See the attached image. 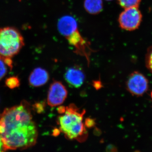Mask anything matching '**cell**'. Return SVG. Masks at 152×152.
Returning a JSON list of instances; mask_svg holds the SVG:
<instances>
[{
  "label": "cell",
  "mask_w": 152,
  "mask_h": 152,
  "mask_svg": "<svg viewBox=\"0 0 152 152\" xmlns=\"http://www.w3.org/2000/svg\"><path fill=\"white\" fill-rule=\"evenodd\" d=\"M49 79V74L46 70L42 68H37L31 73L29 83L33 87H39L45 84Z\"/></svg>",
  "instance_id": "obj_9"
},
{
  "label": "cell",
  "mask_w": 152,
  "mask_h": 152,
  "mask_svg": "<svg viewBox=\"0 0 152 152\" xmlns=\"http://www.w3.org/2000/svg\"><path fill=\"white\" fill-rule=\"evenodd\" d=\"M6 86L10 89L18 88L20 86V81L18 77L12 76L6 80Z\"/></svg>",
  "instance_id": "obj_12"
},
{
  "label": "cell",
  "mask_w": 152,
  "mask_h": 152,
  "mask_svg": "<svg viewBox=\"0 0 152 152\" xmlns=\"http://www.w3.org/2000/svg\"><path fill=\"white\" fill-rule=\"evenodd\" d=\"M65 80L72 87L79 88L83 84L85 75L81 68L74 66L68 68L64 75Z\"/></svg>",
  "instance_id": "obj_8"
},
{
  "label": "cell",
  "mask_w": 152,
  "mask_h": 152,
  "mask_svg": "<svg viewBox=\"0 0 152 152\" xmlns=\"http://www.w3.org/2000/svg\"><path fill=\"white\" fill-rule=\"evenodd\" d=\"M58 28L69 43L75 47L78 54L85 56L89 59L92 50L90 48L89 42L79 31L77 23L73 17L69 15L62 17L58 21Z\"/></svg>",
  "instance_id": "obj_3"
},
{
  "label": "cell",
  "mask_w": 152,
  "mask_h": 152,
  "mask_svg": "<svg viewBox=\"0 0 152 152\" xmlns=\"http://www.w3.org/2000/svg\"><path fill=\"white\" fill-rule=\"evenodd\" d=\"M67 96V90L62 83L54 81L49 88L47 98L48 104L51 107L61 105Z\"/></svg>",
  "instance_id": "obj_7"
},
{
  "label": "cell",
  "mask_w": 152,
  "mask_h": 152,
  "mask_svg": "<svg viewBox=\"0 0 152 152\" xmlns=\"http://www.w3.org/2000/svg\"><path fill=\"white\" fill-rule=\"evenodd\" d=\"M126 87L131 94L136 96H140L148 90V80L141 73L134 71L129 76L126 83Z\"/></svg>",
  "instance_id": "obj_6"
},
{
  "label": "cell",
  "mask_w": 152,
  "mask_h": 152,
  "mask_svg": "<svg viewBox=\"0 0 152 152\" xmlns=\"http://www.w3.org/2000/svg\"><path fill=\"white\" fill-rule=\"evenodd\" d=\"M0 136L6 150H24L35 145L38 129L27 102L6 108L0 115Z\"/></svg>",
  "instance_id": "obj_1"
},
{
  "label": "cell",
  "mask_w": 152,
  "mask_h": 152,
  "mask_svg": "<svg viewBox=\"0 0 152 152\" xmlns=\"http://www.w3.org/2000/svg\"><path fill=\"white\" fill-rule=\"evenodd\" d=\"M23 37L16 28H0V59L12 58L24 46Z\"/></svg>",
  "instance_id": "obj_4"
},
{
  "label": "cell",
  "mask_w": 152,
  "mask_h": 152,
  "mask_svg": "<svg viewBox=\"0 0 152 152\" xmlns=\"http://www.w3.org/2000/svg\"><path fill=\"white\" fill-rule=\"evenodd\" d=\"M58 111L61 115L58 117L57 123L66 137L78 141H84L88 135L83 122L85 110H81L74 104H71L66 107H60Z\"/></svg>",
  "instance_id": "obj_2"
},
{
  "label": "cell",
  "mask_w": 152,
  "mask_h": 152,
  "mask_svg": "<svg viewBox=\"0 0 152 152\" xmlns=\"http://www.w3.org/2000/svg\"><path fill=\"white\" fill-rule=\"evenodd\" d=\"M106 1H112V0H106Z\"/></svg>",
  "instance_id": "obj_17"
},
{
  "label": "cell",
  "mask_w": 152,
  "mask_h": 152,
  "mask_svg": "<svg viewBox=\"0 0 152 152\" xmlns=\"http://www.w3.org/2000/svg\"><path fill=\"white\" fill-rule=\"evenodd\" d=\"M8 67H9L6 64L4 60L0 59V80L7 73Z\"/></svg>",
  "instance_id": "obj_14"
},
{
  "label": "cell",
  "mask_w": 152,
  "mask_h": 152,
  "mask_svg": "<svg viewBox=\"0 0 152 152\" xmlns=\"http://www.w3.org/2000/svg\"><path fill=\"white\" fill-rule=\"evenodd\" d=\"M7 150L5 148L4 143H3L2 140L1 136H0V152H5Z\"/></svg>",
  "instance_id": "obj_15"
},
{
  "label": "cell",
  "mask_w": 152,
  "mask_h": 152,
  "mask_svg": "<svg viewBox=\"0 0 152 152\" xmlns=\"http://www.w3.org/2000/svg\"><path fill=\"white\" fill-rule=\"evenodd\" d=\"M151 99H152V91L151 92Z\"/></svg>",
  "instance_id": "obj_16"
},
{
  "label": "cell",
  "mask_w": 152,
  "mask_h": 152,
  "mask_svg": "<svg viewBox=\"0 0 152 152\" xmlns=\"http://www.w3.org/2000/svg\"><path fill=\"white\" fill-rule=\"evenodd\" d=\"M85 10L88 13L96 15L102 10L103 2L102 0H85Z\"/></svg>",
  "instance_id": "obj_10"
},
{
  "label": "cell",
  "mask_w": 152,
  "mask_h": 152,
  "mask_svg": "<svg viewBox=\"0 0 152 152\" xmlns=\"http://www.w3.org/2000/svg\"><path fill=\"white\" fill-rule=\"evenodd\" d=\"M141 0H118V3L124 9L137 7H139Z\"/></svg>",
  "instance_id": "obj_11"
},
{
  "label": "cell",
  "mask_w": 152,
  "mask_h": 152,
  "mask_svg": "<svg viewBox=\"0 0 152 152\" xmlns=\"http://www.w3.org/2000/svg\"><path fill=\"white\" fill-rule=\"evenodd\" d=\"M145 62L147 69L152 74V45L147 50Z\"/></svg>",
  "instance_id": "obj_13"
},
{
  "label": "cell",
  "mask_w": 152,
  "mask_h": 152,
  "mask_svg": "<svg viewBox=\"0 0 152 152\" xmlns=\"http://www.w3.org/2000/svg\"><path fill=\"white\" fill-rule=\"evenodd\" d=\"M142 19V15L139 7H134L124 9L120 15L118 23L122 29L133 31L138 28Z\"/></svg>",
  "instance_id": "obj_5"
}]
</instances>
